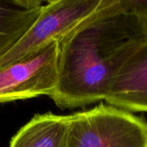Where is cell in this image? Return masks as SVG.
<instances>
[{
	"label": "cell",
	"instance_id": "8",
	"mask_svg": "<svg viewBox=\"0 0 147 147\" xmlns=\"http://www.w3.org/2000/svg\"><path fill=\"white\" fill-rule=\"evenodd\" d=\"M124 9L147 20V0H118Z\"/></svg>",
	"mask_w": 147,
	"mask_h": 147
},
{
	"label": "cell",
	"instance_id": "1",
	"mask_svg": "<svg viewBox=\"0 0 147 147\" xmlns=\"http://www.w3.org/2000/svg\"><path fill=\"white\" fill-rule=\"evenodd\" d=\"M146 42V19L118 0H102L59 41L58 84L50 98L61 109L105 100L115 77Z\"/></svg>",
	"mask_w": 147,
	"mask_h": 147
},
{
	"label": "cell",
	"instance_id": "5",
	"mask_svg": "<svg viewBox=\"0 0 147 147\" xmlns=\"http://www.w3.org/2000/svg\"><path fill=\"white\" fill-rule=\"evenodd\" d=\"M104 101L129 112H147V42L115 77Z\"/></svg>",
	"mask_w": 147,
	"mask_h": 147
},
{
	"label": "cell",
	"instance_id": "7",
	"mask_svg": "<svg viewBox=\"0 0 147 147\" xmlns=\"http://www.w3.org/2000/svg\"><path fill=\"white\" fill-rule=\"evenodd\" d=\"M67 115L37 114L12 137L9 147H66Z\"/></svg>",
	"mask_w": 147,
	"mask_h": 147
},
{
	"label": "cell",
	"instance_id": "3",
	"mask_svg": "<svg viewBox=\"0 0 147 147\" xmlns=\"http://www.w3.org/2000/svg\"><path fill=\"white\" fill-rule=\"evenodd\" d=\"M102 0H49L23 37L0 59V70L59 41L95 12Z\"/></svg>",
	"mask_w": 147,
	"mask_h": 147
},
{
	"label": "cell",
	"instance_id": "4",
	"mask_svg": "<svg viewBox=\"0 0 147 147\" xmlns=\"http://www.w3.org/2000/svg\"><path fill=\"white\" fill-rule=\"evenodd\" d=\"M59 41L0 70V103L47 96L58 84Z\"/></svg>",
	"mask_w": 147,
	"mask_h": 147
},
{
	"label": "cell",
	"instance_id": "2",
	"mask_svg": "<svg viewBox=\"0 0 147 147\" xmlns=\"http://www.w3.org/2000/svg\"><path fill=\"white\" fill-rule=\"evenodd\" d=\"M66 147H147V121L109 104L67 115Z\"/></svg>",
	"mask_w": 147,
	"mask_h": 147
},
{
	"label": "cell",
	"instance_id": "6",
	"mask_svg": "<svg viewBox=\"0 0 147 147\" xmlns=\"http://www.w3.org/2000/svg\"><path fill=\"white\" fill-rule=\"evenodd\" d=\"M45 3L40 0H0V59L32 27Z\"/></svg>",
	"mask_w": 147,
	"mask_h": 147
}]
</instances>
